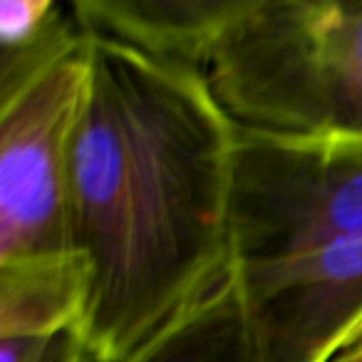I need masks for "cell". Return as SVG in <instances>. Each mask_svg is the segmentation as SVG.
Segmentation results:
<instances>
[{"instance_id":"6da1fadb","label":"cell","mask_w":362,"mask_h":362,"mask_svg":"<svg viewBox=\"0 0 362 362\" xmlns=\"http://www.w3.org/2000/svg\"><path fill=\"white\" fill-rule=\"evenodd\" d=\"M236 134L206 72L90 35L72 243L92 362H129L231 271Z\"/></svg>"},{"instance_id":"7a4b0ae2","label":"cell","mask_w":362,"mask_h":362,"mask_svg":"<svg viewBox=\"0 0 362 362\" xmlns=\"http://www.w3.org/2000/svg\"><path fill=\"white\" fill-rule=\"evenodd\" d=\"M206 75L248 129L362 134V0H246Z\"/></svg>"},{"instance_id":"3957f363","label":"cell","mask_w":362,"mask_h":362,"mask_svg":"<svg viewBox=\"0 0 362 362\" xmlns=\"http://www.w3.org/2000/svg\"><path fill=\"white\" fill-rule=\"evenodd\" d=\"M362 236V134L238 124L231 263L253 268Z\"/></svg>"},{"instance_id":"277c9868","label":"cell","mask_w":362,"mask_h":362,"mask_svg":"<svg viewBox=\"0 0 362 362\" xmlns=\"http://www.w3.org/2000/svg\"><path fill=\"white\" fill-rule=\"evenodd\" d=\"M90 90V35L0 100V266L77 253L72 154Z\"/></svg>"},{"instance_id":"5b68a950","label":"cell","mask_w":362,"mask_h":362,"mask_svg":"<svg viewBox=\"0 0 362 362\" xmlns=\"http://www.w3.org/2000/svg\"><path fill=\"white\" fill-rule=\"evenodd\" d=\"M236 273L266 362H332L362 315V236Z\"/></svg>"},{"instance_id":"8992f818","label":"cell","mask_w":362,"mask_h":362,"mask_svg":"<svg viewBox=\"0 0 362 362\" xmlns=\"http://www.w3.org/2000/svg\"><path fill=\"white\" fill-rule=\"evenodd\" d=\"M246 0H75L85 35L119 42L151 60L209 72L218 42Z\"/></svg>"},{"instance_id":"52a82bcc","label":"cell","mask_w":362,"mask_h":362,"mask_svg":"<svg viewBox=\"0 0 362 362\" xmlns=\"http://www.w3.org/2000/svg\"><path fill=\"white\" fill-rule=\"evenodd\" d=\"M90 268L80 253L0 266V337L87 327Z\"/></svg>"},{"instance_id":"ba28073f","label":"cell","mask_w":362,"mask_h":362,"mask_svg":"<svg viewBox=\"0 0 362 362\" xmlns=\"http://www.w3.org/2000/svg\"><path fill=\"white\" fill-rule=\"evenodd\" d=\"M129 362H266L233 263L204 300Z\"/></svg>"},{"instance_id":"9c48e42d","label":"cell","mask_w":362,"mask_h":362,"mask_svg":"<svg viewBox=\"0 0 362 362\" xmlns=\"http://www.w3.org/2000/svg\"><path fill=\"white\" fill-rule=\"evenodd\" d=\"M87 35L70 3L3 0L0 3V100L25 87L33 77L77 50Z\"/></svg>"},{"instance_id":"30bf717a","label":"cell","mask_w":362,"mask_h":362,"mask_svg":"<svg viewBox=\"0 0 362 362\" xmlns=\"http://www.w3.org/2000/svg\"><path fill=\"white\" fill-rule=\"evenodd\" d=\"M0 362H92L87 327L0 337Z\"/></svg>"},{"instance_id":"8fae6325","label":"cell","mask_w":362,"mask_h":362,"mask_svg":"<svg viewBox=\"0 0 362 362\" xmlns=\"http://www.w3.org/2000/svg\"><path fill=\"white\" fill-rule=\"evenodd\" d=\"M332 362H362V315L357 317L355 325L347 330L345 340L337 347Z\"/></svg>"}]
</instances>
